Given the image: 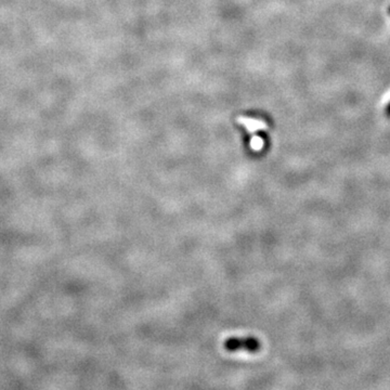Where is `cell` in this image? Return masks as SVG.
<instances>
[{"label":"cell","instance_id":"cell-1","mask_svg":"<svg viewBox=\"0 0 390 390\" xmlns=\"http://www.w3.org/2000/svg\"><path fill=\"white\" fill-rule=\"evenodd\" d=\"M259 342L255 339L254 337H246V338H230L224 343V348L230 352L234 351H249V352H256L259 350Z\"/></svg>","mask_w":390,"mask_h":390}]
</instances>
